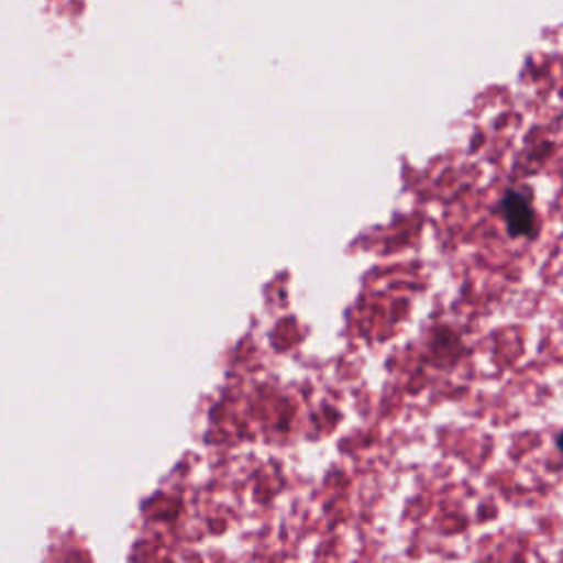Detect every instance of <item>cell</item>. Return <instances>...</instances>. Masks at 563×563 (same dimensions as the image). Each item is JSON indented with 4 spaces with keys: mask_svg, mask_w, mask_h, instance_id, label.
<instances>
[{
    "mask_svg": "<svg viewBox=\"0 0 563 563\" xmlns=\"http://www.w3.org/2000/svg\"><path fill=\"white\" fill-rule=\"evenodd\" d=\"M499 209L504 213V220H506V227H508L510 235H532L534 213H532V207H530L528 198L521 191L510 189L504 196Z\"/></svg>",
    "mask_w": 563,
    "mask_h": 563,
    "instance_id": "obj_1",
    "label": "cell"
},
{
    "mask_svg": "<svg viewBox=\"0 0 563 563\" xmlns=\"http://www.w3.org/2000/svg\"><path fill=\"white\" fill-rule=\"evenodd\" d=\"M556 446H559V449H561V453H563V433L556 438Z\"/></svg>",
    "mask_w": 563,
    "mask_h": 563,
    "instance_id": "obj_2",
    "label": "cell"
}]
</instances>
